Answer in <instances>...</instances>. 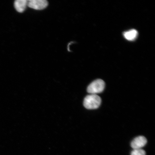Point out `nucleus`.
Returning <instances> with one entry per match:
<instances>
[{
    "label": "nucleus",
    "instance_id": "0eeeda50",
    "mask_svg": "<svg viewBox=\"0 0 155 155\" xmlns=\"http://www.w3.org/2000/svg\"><path fill=\"white\" fill-rule=\"evenodd\" d=\"M146 153L142 149H135L132 151L131 155H145Z\"/></svg>",
    "mask_w": 155,
    "mask_h": 155
},
{
    "label": "nucleus",
    "instance_id": "f257e3e1",
    "mask_svg": "<svg viewBox=\"0 0 155 155\" xmlns=\"http://www.w3.org/2000/svg\"><path fill=\"white\" fill-rule=\"evenodd\" d=\"M101 102L100 96L97 94H91L84 98L83 105L87 109H95L99 107Z\"/></svg>",
    "mask_w": 155,
    "mask_h": 155
},
{
    "label": "nucleus",
    "instance_id": "20e7f679",
    "mask_svg": "<svg viewBox=\"0 0 155 155\" xmlns=\"http://www.w3.org/2000/svg\"><path fill=\"white\" fill-rule=\"evenodd\" d=\"M147 139L144 137L139 136L132 141L131 146L134 150L140 149L146 144Z\"/></svg>",
    "mask_w": 155,
    "mask_h": 155
},
{
    "label": "nucleus",
    "instance_id": "7ed1b4c3",
    "mask_svg": "<svg viewBox=\"0 0 155 155\" xmlns=\"http://www.w3.org/2000/svg\"><path fill=\"white\" fill-rule=\"evenodd\" d=\"M48 5V2L46 0H30L28 1V6L31 8L41 10L45 8Z\"/></svg>",
    "mask_w": 155,
    "mask_h": 155
},
{
    "label": "nucleus",
    "instance_id": "39448f33",
    "mask_svg": "<svg viewBox=\"0 0 155 155\" xmlns=\"http://www.w3.org/2000/svg\"><path fill=\"white\" fill-rule=\"evenodd\" d=\"M28 3V1L27 0H17L15 2L14 7L18 12L22 13L26 9Z\"/></svg>",
    "mask_w": 155,
    "mask_h": 155
},
{
    "label": "nucleus",
    "instance_id": "f03ea898",
    "mask_svg": "<svg viewBox=\"0 0 155 155\" xmlns=\"http://www.w3.org/2000/svg\"><path fill=\"white\" fill-rule=\"evenodd\" d=\"M105 86V83L104 81L101 79H97L89 85L87 91L91 94H97L104 90Z\"/></svg>",
    "mask_w": 155,
    "mask_h": 155
},
{
    "label": "nucleus",
    "instance_id": "423d86ee",
    "mask_svg": "<svg viewBox=\"0 0 155 155\" xmlns=\"http://www.w3.org/2000/svg\"><path fill=\"white\" fill-rule=\"evenodd\" d=\"M138 32L135 29L127 31L124 33V36L126 39L129 41H133L137 37Z\"/></svg>",
    "mask_w": 155,
    "mask_h": 155
}]
</instances>
